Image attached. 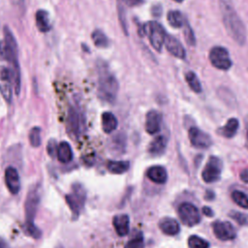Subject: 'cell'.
I'll use <instances>...</instances> for the list:
<instances>
[{"label":"cell","instance_id":"cell-1","mask_svg":"<svg viewBox=\"0 0 248 248\" xmlns=\"http://www.w3.org/2000/svg\"><path fill=\"white\" fill-rule=\"evenodd\" d=\"M222 19L227 33L238 45L242 46L246 42L245 25L236 13L232 0H218Z\"/></svg>","mask_w":248,"mask_h":248},{"label":"cell","instance_id":"cell-2","mask_svg":"<svg viewBox=\"0 0 248 248\" xmlns=\"http://www.w3.org/2000/svg\"><path fill=\"white\" fill-rule=\"evenodd\" d=\"M4 40L0 42V60H6L11 65L13 84L16 95L20 92V68L17 58L16 39L8 26H4Z\"/></svg>","mask_w":248,"mask_h":248},{"label":"cell","instance_id":"cell-3","mask_svg":"<svg viewBox=\"0 0 248 248\" xmlns=\"http://www.w3.org/2000/svg\"><path fill=\"white\" fill-rule=\"evenodd\" d=\"M119 84L104 61L98 62V96L101 100L113 103L118 93Z\"/></svg>","mask_w":248,"mask_h":248},{"label":"cell","instance_id":"cell-4","mask_svg":"<svg viewBox=\"0 0 248 248\" xmlns=\"http://www.w3.org/2000/svg\"><path fill=\"white\" fill-rule=\"evenodd\" d=\"M40 186L34 185L30 188L25 201V232L34 238L41 237V231L35 226L34 218L40 202Z\"/></svg>","mask_w":248,"mask_h":248},{"label":"cell","instance_id":"cell-5","mask_svg":"<svg viewBox=\"0 0 248 248\" xmlns=\"http://www.w3.org/2000/svg\"><path fill=\"white\" fill-rule=\"evenodd\" d=\"M139 32L141 36L147 35L153 48L157 51H161L165 44L167 34L164 27L160 23L156 21H150L140 27Z\"/></svg>","mask_w":248,"mask_h":248},{"label":"cell","instance_id":"cell-6","mask_svg":"<svg viewBox=\"0 0 248 248\" xmlns=\"http://www.w3.org/2000/svg\"><path fill=\"white\" fill-rule=\"evenodd\" d=\"M86 199V193L83 186L80 183H75L72 185V192L65 197L66 202L73 213V218L78 217L81 208L84 205Z\"/></svg>","mask_w":248,"mask_h":248},{"label":"cell","instance_id":"cell-7","mask_svg":"<svg viewBox=\"0 0 248 248\" xmlns=\"http://www.w3.org/2000/svg\"><path fill=\"white\" fill-rule=\"evenodd\" d=\"M208 58L211 65L218 70L228 71L232 66V61L230 57V53L228 49L224 46H213L209 50Z\"/></svg>","mask_w":248,"mask_h":248},{"label":"cell","instance_id":"cell-8","mask_svg":"<svg viewBox=\"0 0 248 248\" xmlns=\"http://www.w3.org/2000/svg\"><path fill=\"white\" fill-rule=\"evenodd\" d=\"M178 215L182 223L188 227L196 226L201 221V213L198 207L191 202H182L178 207Z\"/></svg>","mask_w":248,"mask_h":248},{"label":"cell","instance_id":"cell-9","mask_svg":"<svg viewBox=\"0 0 248 248\" xmlns=\"http://www.w3.org/2000/svg\"><path fill=\"white\" fill-rule=\"evenodd\" d=\"M222 171V161L216 156H210L205 164L202 171V178L205 183H213L219 180Z\"/></svg>","mask_w":248,"mask_h":248},{"label":"cell","instance_id":"cell-10","mask_svg":"<svg viewBox=\"0 0 248 248\" xmlns=\"http://www.w3.org/2000/svg\"><path fill=\"white\" fill-rule=\"evenodd\" d=\"M68 124L71 132L80 136L85 128V118L81 110L76 106H70L68 109Z\"/></svg>","mask_w":248,"mask_h":248},{"label":"cell","instance_id":"cell-11","mask_svg":"<svg viewBox=\"0 0 248 248\" xmlns=\"http://www.w3.org/2000/svg\"><path fill=\"white\" fill-rule=\"evenodd\" d=\"M13 74L10 68L0 66V93L7 103H11L13 98Z\"/></svg>","mask_w":248,"mask_h":248},{"label":"cell","instance_id":"cell-12","mask_svg":"<svg viewBox=\"0 0 248 248\" xmlns=\"http://www.w3.org/2000/svg\"><path fill=\"white\" fill-rule=\"evenodd\" d=\"M212 230L215 236L222 241L232 240L236 237V231L229 221H215L212 224Z\"/></svg>","mask_w":248,"mask_h":248},{"label":"cell","instance_id":"cell-13","mask_svg":"<svg viewBox=\"0 0 248 248\" xmlns=\"http://www.w3.org/2000/svg\"><path fill=\"white\" fill-rule=\"evenodd\" d=\"M188 137L191 144L199 149L208 148L212 144L211 137L197 127H192L189 129Z\"/></svg>","mask_w":248,"mask_h":248},{"label":"cell","instance_id":"cell-14","mask_svg":"<svg viewBox=\"0 0 248 248\" xmlns=\"http://www.w3.org/2000/svg\"><path fill=\"white\" fill-rule=\"evenodd\" d=\"M162 113L156 109H151L145 116V131L149 135H155L161 130Z\"/></svg>","mask_w":248,"mask_h":248},{"label":"cell","instance_id":"cell-15","mask_svg":"<svg viewBox=\"0 0 248 248\" xmlns=\"http://www.w3.org/2000/svg\"><path fill=\"white\" fill-rule=\"evenodd\" d=\"M164 46H166L167 50L174 57L179 58V59H184L186 56V50L181 45V43L173 36L171 35H167L165 44Z\"/></svg>","mask_w":248,"mask_h":248},{"label":"cell","instance_id":"cell-16","mask_svg":"<svg viewBox=\"0 0 248 248\" xmlns=\"http://www.w3.org/2000/svg\"><path fill=\"white\" fill-rule=\"evenodd\" d=\"M5 182L12 194H17L20 190V178L16 168L8 167L5 170Z\"/></svg>","mask_w":248,"mask_h":248},{"label":"cell","instance_id":"cell-17","mask_svg":"<svg viewBox=\"0 0 248 248\" xmlns=\"http://www.w3.org/2000/svg\"><path fill=\"white\" fill-rule=\"evenodd\" d=\"M159 229L167 235H175L180 231L179 223L171 217H164L159 221Z\"/></svg>","mask_w":248,"mask_h":248},{"label":"cell","instance_id":"cell-18","mask_svg":"<svg viewBox=\"0 0 248 248\" xmlns=\"http://www.w3.org/2000/svg\"><path fill=\"white\" fill-rule=\"evenodd\" d=\"M112 224L119 236H125L128 234L130 230V219L127 214L115 215L112 219Z\"/></svg>","mask_w":248,"mask_h":248},{"label":"cell","instance_id":"cell-19","mask_svg":"<svg viewBox=\"0 0 248 248\" xmlns=\"http://www.w3.org/2000/svg\"><path fill=\"white\" fill-rule=\"evenodd\" d=\"M146 176L154 183L164 184L168 179V172L162 166H152L147 170Z\"/></svg>","mask_w":248,"mask_h":248},{"label":"cell","instance_id":"cell-20","mask_svg":"<svg viewBox=\"0 0 248 248\" xmlns=\"http://www.w3.org/2000/svg\"><path fill=\"white\" fill-rule=\"evenodd\" d=\"M167 147V140L164 136L155 137L148 145V153L152 156L162 155Z\"/></svg>","mask_w":248,"mask_h":248},{"label":"cell","instance_id":"cell-21","mask_svg":"<svg viewBox=\"0 0 248 248\" xmlns=\"http://www.w3.org/2000/svg\"><path fill=\"white\" fill-rule=\"evenodd\" d=\"M239 128V121L235 117L228 119L226 124L218 130V133L227 139H232L235 136Z\"/></svg>","mask_w":248,"mask_h":248},{"label":"cell","instance_id":"cell-22","mask_svg":"<svg viewBox=\"0 0 248 248\" xmlns=\"http://www.w3.org/2000/svg\"><path fill=\"white\" fill-rule=\"evenodd\" d=\"M35 20H36V25H37V28L39 29V31L45 33V32H48L51 29L49 16L46 11L38 10L36 12Z\"/></svg>","mask_w":248,"mask_h":248},{"label":"cell","instance_id":"cell-23","mask_svg":"<svg viewBox=\"0 0 248 248\" xmlns=\"http://www.w3.org/2000/svg\"><path fill=\"white\" fill-rule=\"evenodd\" d=\"M118 125L117 119L112 112L105 111L102 114V128L103 131L107 134L113 132Z\"/></svg>","mask_w":248,"mask_h":248},{"label":"cell","instance_id":"cell-24","mask_svg":"<svg viewBox=\"0 0 248 248\" xmlns=\"http://www.w3.org/2000/svg\"><path fill=\"white\" fill-rule=\"evenodd\" d=\"M57 159L61 163H69L73 159V150L71 145L67 141H62L59 143L56 152Z\"/></svg>","mask_w":248,"mask_h":248},{"label":"cell","instance_id":"cell-25","mask_svg":"<svg viewBox=\"0 0 248 248\" xmlns=\"http://www.w3.org/2000/svg\"><path fill=\"white\" fill-rule=\"evenodd\" d=\"M130 163L128 161H108L107 169L114 174H121L129 170Z\"/></svg>","mask_w":248,"mask_h":248},{"label":"cell","instance_id":"cell-26","mask_svg":"<svg viewBox=\"0 0 248 248\" xmlns=\"http://www.w3.org/2000/svg\"><path fill=\"white\" fill-rule=\"evenodd\" d=\"M185 80L189 87L195 92V93H201L202 91V83L198 78V76L193 71H188L185 74Z\"/></svg>","mask_w":248,"mask_h":248},{"label":"cell","instance_id":"cell-27","mask_svg":"<svg viewBox=\"0 0 248 248\" xmlns=\"http://www.w3.org/2000/svg\"><path fill=\"white\" fill-rule=\"evenodd\" d=\"M91 38H92V41H93L94 45L97 47L105 48V47H108V45H109V40L107 37V35L99 29H96L92 32Z\"/></svg>","mask_w":248,"mask_h":248},{"label":"cell","instance_id":"cell-28","mask_svg":"<svg viewBox=\"0 0 248 248\" xmlns=\"http://www.w3.org/2000/svg\"><path fill=\"white\" fill-rule=\"evenodd\" d=\"M167 18H168V21H169L170 25L174 27V28H180L184 24L183 16L179 11H175V10L174 11H170L168 13Z\"/></svg>","mask_w":248,"mask_h":248},{"label":"cell","instance_id":"cell-29","mask_svg":"<svg viewBox=\"0 0 248 248\" xmlns=\"http://www.w3.org/2000/svg\"><path fill=\"white\" fill-rule=\"evenodd\" d=\"M111 150L112 151H116L117 154L119 153H123L125 150V146H126V138L124 135L118 133L117 135H115L113 137V139L111 140Z\"/></svg>","mask_w":248,"mask_h":248},{"label":"cell","instance_id":"cell-30","mask_svg":"<svg viewBox=\"0 0 248 248\" xmlns=\"http://www.w3.org/2000/svg\"><path fill=\"white\" fill-rule=\"evenodd\" d=\"M217 94L220 97V99H222L223 102H225L228 106L233 107L235 105V97L229 88L221 86L218 88Z\"/></svg>","mask_w":248,"mask_h":248},{"label":"cell","instance_id":"cell-31","mask_svg":"<svg viewBox=\"0 0 248 248\" xmlns=\"http://www.w3.org/2000/svg\"><path fill=\"white\" fill-rule=\"evenodd\" d=\"M232 199L238 206L244 209H248V197L243 192L239 190H234L232 193Z\"/></svg>","mask_w":248,"mask_h":248},{"label":"cell","instance_id":"cell-32","mask_svg":"<svg viewBox=\"0 0 248 248\" xmlns=\"http://www.w3.org/2000/svg\"><path fill=\"white\" fill-rule=\"evenodd\" d=\"M189 248H209V242L198 235H191L188 238Z\"/></svg>","mask_w":248,"mask_h":248},{"label":"cell","instance_id":"cell-33","mask_svg":"<svg viewBox=\"0 0 248 248\" xmlns=\"http://www.w3.org/2000/svg\"><path fill=\"white\" fill-rule=\"evenodd\" d=\"M117 14H118V19L120 22V26L124 32L125 35H128V26H127V20H126V12L121 4V2L117 1Z\"/></svg>","mask_w":248,"mask_h":248},{"label":"cell","instance_id":"cell-34","mask_svg":"<svg viewBox=\"0 0 248 248\" xmlns=\"http://www.w3.org/2000/svg\"><path fill=\"white\" fill-rule=\"evenodd\" d=\"M29 142L33 147H38L41 144V128L33 127L29 132Z\"/></svg>","mask_w":248,"mask_h":248},{"label":"cell","instance_id":"cell-35","mask_svg":"<svg viewBox=\"0 0 248 248\" xmlns=\"http://www.w3.org/2000/svg\"><path fill=\"white\" fill-rule=\"evenodd\" d=\"M183 26H184V38H185L186 43L189 46H195L196 45V37H195L193 29L191 28L188 21H185Z\"/></svg>","mask_w":248,"mask_h":248},{"label":"cell","instance_id":"cell-36","mask_svg":"<svg viewBox=\"0 0 248 248\" xmlns=\"http://www.w3.org/2000/svg\"><path fill=\"white\" fill-rule=\"evenodd\" d=\"M230 217L232 219H233L234 221H236L239 225L241 226H244V225H248V215L246 214H243L241 212H238V211H234V210H232L230 213H229Z\"/></svg>","mask_w":248,"mask_h":248},{"label":"cell","instance_id":"cell-37","mask_svg":"<svg viewBox=\"0 0 248 248\" xmlns=\"http://www.w3.org/2000/svg\"><path fill=\"white\" fill-rule=\"evenodd\" d=\"M124 248H144L143 237L141 234H139L132 239H130Z\"/></svg>","mask_w":248,"mask_h":248},{"label":"cell","instance_id":"cell-38","mask_svg":"<svg viewBox=\"0 0 248 248\" xmlns=\"http://www.w3.org/2000/svg\"><path fill=\"white\" fill-rule=\"evenodd\" d=\"M57 143L55 140H49L47 145H46V152L50 157H54V155H56L57 152Z\"/></svg>","mask_w":248,"mask_h":248},{"label":"cell","instance_id":"cell-39","mask_svg":"<svg viewBox=\"0 0 248 248\" xmlns=\"http://www.w3.org/2000/svg\"><path fill=\"white\" fill-rule=\"evenodd\" d=\"M123 2L129 7H135L141 5L144 2V0H123Z\"/></svg>","mask_w":248,"mask_h":248},{"label":"cell","instance_id":"cell-40","mask_svg":"<svg viewBox=\"0 0 248 248\" xmlns=\"http://www.w3.org/2000/svg\"><path fill=\"white\" fill-rule=\"evenodd\" d=\"M239 177L241 179L242 182L244 183H247L248 184V169H244L240 171V174H239Z\"/></svg>","mask_w":248,"mask_h":248},{"label":"cell","instance_id":"cell-41","mask_svg":"<svg viewBox=\"0 0 248 248\" xmlns=\"http://www.w3.org/2000/svg\"><path fill=\"white\" fill-rule=\"evenodd\" d=\"M161 12H162L161 6H159V5L153 6V8H152V14H153L155 16H159L161 15Z\"/></svg>","mask_w":248,"mask_h":248},{"label":"cell","instance_id":"cell-42","mask_svg":"<svg viewBox=\"0 0 248 248\" xmlns=\"http://www.w3.org/2000/svg\"><path fill=\"white\" fill-rule=\"evenodd\" d=\"M202 213H203L205 216H208V217L213 216V211H212V209H210V208L207 207V206L202 207Z\"/></svg>","mask_w":248,"mask_h":248},{"label":"cell","instance_id":"cell-43","mask_svg":"<svg viewBox=\"0 0 248 248\" xmlns=\"http://www.w3.org/2000/svg\"><path fill=\"white\" fill-rule=\"evenodd\" d=\"M0 248H10V245L8 244V242L0 236Z\"/></svg>","mask_w":248,"mask_h":248},{"label":"cell","instance_id":"cell-44","mask_svg":"<svg viewBox=\"0 0 248 248\" xmlns=\"http://www.w3.org/2000/svg\"><path fill=\"white\" fill-rule=\"evenodd\" d=\"M11 3L15 6V7H20L23 5L24 0H10Z\"/></svg>","mask_w":248,"mask_h":248},{"label":"cell","instance_id":"cell-45","mask_svg":"<svg viewBox=\"0 0 248 248\" xmlns=\"http://www.w3.org/2000/svg\"><path fill=\"white\" fill-rule=\"evenodd\" d=\"M245 125H246V138H247V141H248V117L246 118Z\"/></svg>","mask_w":248,"mask_h":248},{"label":"cell","instance_id":"cell-46","mask_svg":"<svg viewBox=\"0 0 248 248\" xmlns=\"http://www.w3.org/2000/svg\"><path fill=\"white\" fill-rule=\"evenodd\" d=\"M173 1H175V2H178V3H181V2H183L184 0H173Z\"/></svg>","mask_w":248,"mask_h":248},{"label":"cell","instance_id":"cell-47","mask_svg":"<svg viewBox=\"0 0 248 248\" xmlns=\"http://www.w3.org/2000/svg\"><path fill=\"white\" fill-rule=\"evenodd\" d=\"M56 248H63V247H62V246H60V245H59V246H57V247H56Z\"/></svg>","mask_w":248,"mask_h":248}]
</instances>
